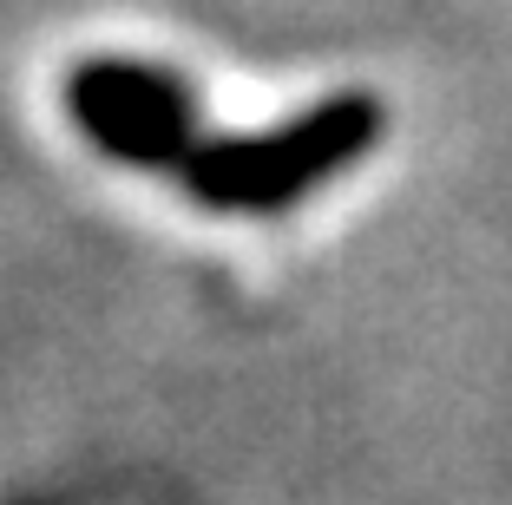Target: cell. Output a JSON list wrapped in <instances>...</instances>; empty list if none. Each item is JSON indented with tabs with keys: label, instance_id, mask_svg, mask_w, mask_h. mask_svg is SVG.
Masks as SVG:
<instances>
[{
	"label": "cell",
	"instance_id": "1",
	"mask_svg": "<svg viewBox=\"0 0 512 505\" xmlns=\"http://www.w3.org/2000/svg\"><path fill=\"white\" fill-rule=\"evenodd\" d=\"M73 112L92 138L125 158H165L178 145V99L132 66H86L73 79Z\"/></svg>",
	"mask_w": 512,
	"mask_h": 505
}]
</instances>
